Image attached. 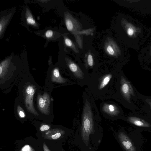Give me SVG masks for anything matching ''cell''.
<instances>
[{
	"mask_svg": "<svg viewBox=\"0 0 151 151\" xmlns=\"http://www.w3.org/2000/svg\"><path fill=\"white\" fill-rule=\"evenodd\" d=\"M94 129L93 116L91 106L87 99L85 101L82 114L81 137L84 141L87 143L90 135Z\"/></svg>",
	"mask_w": 151,
	"mask_h": 151,
	"instance_id": "cell-1",
	"label": "cell"
},
{
	"mask_svg": "<svg viewBox=\"0 0 151 151\" xmlns=\"http://www.w3.org/2000/svg\"><path fill=\"white\" fill-rule=\"evenodd\" d=\"M64 19L67 29L74 35L79 47L81 48L82 41L80 36L82 29L81 24L68 12L65 13Z\"/></svg>",
	"mask_w": 151,
	"mask_h": 151,
	"instance_id": "cell-2",
	"label": "cell"
},
{
	"mask_svg": "<svg viewBox=\"0 0 151 151\" xmlns=\"http://www.w3.org/2000/svg\"><path fill=\"white\" fill-rule=\"evenodd\" d=\"M120 91L124 97L129 101L131 96L134 95L133 88L130 83L125 78L122 76L120 80Z\"/></svg>",
	"mask_w": 151,
	"mask_h": 151,
	"instance_id": "cell-3",
	"label": "cell"
},
{
	"mask_svg": "<svg viewBox=\"0 0 151 151\" xmlns=\"http://www.w3.org/2000/svg\"><path fill=\"white\" fill-rule=\"evenodd\" d=\"M104 49L108 55L112 57H116L119 52L117 45L113 40L110 37H108L105 41Z\"/></svg>",
	"mask_w": 151,
	"mask_h": 151,
	"instance_id": "cell-4",
	"label": "cell"
},
{
	"mask_svg": "<svg viewBox=\"0 0 151 151\" xmlns=\"http://www.w3.org/2000/svg\"><path fill=\"white\" fill-rule=\"evenodd\" d=\"M118 137L120 142L126 151H136L130 139L124 133L120 132Z\"/></svg>",
	"mask_w": 151,
	"mask_h": 151,
	"instance_id": "cell-5",
	"label": "cell"
},
{
	"mask_svg": "<svg viewBox=\"0 0 151 151\" xmlns=\"http://www.w3.org/2000/svg\"><path fill=\"white\" fill-rule=\"evenodd\" d=\"M67 63L69 69L77 78L83 79L84 74L79 67L71 60L67 58Z\"/></svg>",
	"mask_w": 151,
	"mask_h": 151,
	"instance_id": "cell-6",
	"label": "cell"
},
{
	"mask_svg": "<svg viewBox=\"0 0 151 151\" xmlns=\"http://www.w3.org/2000/svg\"><path fill=\"white\" fill-rule=\"evenodd\" d=\"M102 110L104 113L112 116H117L120 112L119 109L115 105L107 103L103 105Z\"/></svg>",
	"mask_w": 151,
	"mask_h": 151,
	"instance_id": "cell-7",
	"label": "cell"
},
{
	"mask_svg": "<svg viewBox=\"0 0 151 151\" xmlns=\"http://www.w3.org/2000/svg\"><path fill=\"white\" fill-rule=\"evenodd\" d=\"M128 120L130 123L137 126L140 127L149 126L148 124L145 122L143 120L136 117H130Z\"/></svg>",
	"mask_w": 151,
	"mask_h": 151,
	"instance_id": "cell-8",
	"label": "cell"
},
{
	"mask_svg": "<svg viewBox=\"0 0 151 151\" xmlns=\"http://www.w3.org/2000/svg\"><path fill=\"white\" fill-rule=\"evenodd\" d=\"M25 16L27 23L30 25L37 27L38 25L34 19L31 12L27 8L26 9Z\"/></svg>",
	"mask_w": 151,
	"mask_h": 151,
	"instance_id": "cell-9",
	"label": "cell"
},
{
	"mask_svg": "<svg viewBox=\"0 0 151 151\" xmlns=\"http://www.w3.org/2000/svg\"><path fill=\"white\" fill-rule=\"evenodd\" d=\"M112 77L111 74H107L102 78L99 85V89L101 90L104 88L109 83Z\"/></svg>",
	"mask_w": 151,
	"mask_h": 151,
	"instance_id": "cell-10",
	"label": "cell"
},
{
	"mask_svg": "<svg viewBox=\"0 0 151 151\" xmlns=\"http://www.w3.org/2000/svg\"><path fill=\"white\" fill-rule=\"evenodd\" d=\"M85 61L86 68L93 67L94 64L93 59L92 55L90 53H88L86 56Z\"/></svg>",
	"mask_w": 151,
	"mask_h": 151,
	"instance_id": "cell-11",
	"label": "cell"
},
{
	"mask_svg": "<svg viewBox=\"0 0 151 151\" xmlns=\"http://www.w3.org/2000/svg\"><path fill=\"white\" fill-rule=\"evenodd\" d=\"M9 19L8 17H3L1 18L0 21V35L2 36L6 26L9 21Z\"/></svg>",
	"mask_w": 151,
	"mask_h": 151,
	"instance_id": "cell-12",
	"label": "cell"
},
{
	"mask_svg": "<svg viewBox=\"0 0 151 151\" xmlns=\"http://www.w3.org/2000/svg\"><path fill=\"white\" fill-rule=\"evenodd\" d=\"M64 43L65 45L67 47L70 48L76 52L78 53V49L73 42L66 36H64Z\"/></svg>",
	"mask_w": 151,
	"mask_h": 151,
	"instance_id": "cell-13",
	"label": "cell"
},
{
	"mask_svg": "<svg viewBox=\"0 0 151 151\" xmlns=\"http://www.w3.org/2000/svg\"><path fill=\"white\" fill-rule=\"evenodd\" d=\"M53 32V31L50 29L47 30L45 33V35L46 37L50 38L52 37Z\"/></svg>",
	"mask_w": 151,
	"mask_h": 151,
	"instance_id": "cell-14",
	"label": "cell"
},
{
	"mask_svg": "<svg viewBox=\"0 0 151 151\" xmlns=\"http://www.w3.org/2000/svg\"><path fill=\"white\" fill-rule=\"evenodd\" d=\"M39 104L41 108H43L45 107V101L42 98H40V99L39 100Z\"/></svg>",
	"mask_w": 151,
	"mask_h": 151,
	"instance_id": "cell-15",
	"label": "cell"
},
{
	"mask_svg": "<svg viewBox=\"0 0 151 151\" xmlns=\"http://www.w3.org/2000/svg\"><path fill=\"white\" fill-rule=\"evenodd\" d=\"M53 73L55 77L58 78L60 77V73L58 69H55L53 70Z\"/></svg>",
	"mask_w": 151,
	"mask_h": 151,
	"instance_id": "cell-16",
	"label": "cell"
},
{
	"mask_svg": "<svg viewBox=\"0 0 151 151\" xmlns=\"http://www.w3.org/2000/svg\"><path fill=\"white\" fill-rule=\"evenodd\" d=\"M49 128L50 127L48 125H43L40 127V130L42 131H44L48 130Z\"/></svg>",
	"mask_w": 151,
	"mask_h": 151,
	"instance_id": "cell-17",
	"label": "cell"
},
{
	"mask_svg": "<svg viewBox=\"0 0 151 151\" xmlns=\"http://www.w3.org/2000/svg\"><path fill=\"white\" fill-rule=\"evenodd\" d=\"M127 34L130 36L132 35L134 33V31L131 28H129L127 30Z\"/></svg>",
	"mask_w": 151,
	"mask_h": 151,
	"instance_id": "cell-18",
	"label": "cell"
},
{
	"mask_svg": "<svg viewBox=\"0 0 151 151\" xmlns=\"http://www.w3.org/2000/svg\"><path fill=\"white\" fill-rule=\"evenodd\" d=\"M61 136V134L60 133H57L53 135L52 136V137L53 139H56Z\"/></svg>",
	"mask_w": 151,
	"mask_h": 151,
	"instance_id": "cell-19",
	"label": "cell"
},
{
	"mask_svg": "<svg viewBox=\"0 0 151 151\" xmlns=\"http://www.w3.org/2000/svg\"><path fill=\"white\" fill-rule=\"evenodd\" d=\"M19 116L21 117H24L25 116V114L22 111H20L19 112Z\"/></svg>",
	"mask_w": 151,
	"mask_h": 151,
	"instance_id": "cell-20",
	"label": "cell"
},
{
	"mask_svg": "<svg viewBox=\"0 0 151 151\" xmlns=\"http://www.w3.org/2000/svg\"><path fill=\"white\" fill-rule=\"evenodd\" d=\"M29 148V146L26 145L25 146L23 149V151H28Z\"/></svg>",
	"mask_w": 151,
	"mask_h": 151,
	"instance_id": "cell-21",
	"label": "cell"
},
{
	"mask_svg": "<svg viewBox=\"0 0 151 151\" xmlns=\"http://www.w3.org/2000/svg\"><path fill=\"white\" fill-rule=\"evenodd\" d=\"M38 1H40L41 2H47L49 1L48 0H38Z\"/></svg>",
	"mask_w": 151,
	"mask_h": 151,
	"instance_id": "cell-22",
	"label": "cell"
},
{
	"mask_svg": "<svg viewBox=\"0 0 151 151\" xmlns=\"http://www.w3.org/2000/svg\"><path fill=\"white\" fill-rule=\"evenodd\" d=\"M2 71V68L0 67V75H1Z\"/></svg>",
	"mask_w": 151,
	"mask_h": 151,
	"instance_id": "cell-23",
	"label": "cell"
},
{
	"mask_svg": "<svg viewBox=\"0 0 151 151\" xmlns=\"http://www.w3.org/2000/svg\"><path fill=\"white\" fill-rule=\"evenodd\" d=\"M149 105H150V109L151 110V101H150L149 102Z\"/></svg>",
	"mask_w": 151,
	"mask_h": 151,
	"instance_id": "cell-24",
	"label": "cell"
}]
</instances>
